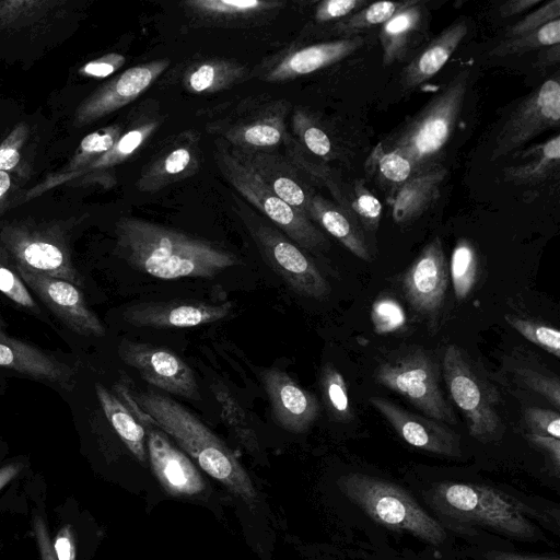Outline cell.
Returning <instances> with one entry per match:
<instances>
[{
  "mask_svg": "<svg viewBox=\"0 0 560 560\" xmlns=\"http://www.w3.org/2000/svg\"><path fill=\"white\" fill-rule=\"evenodd\" d=\"M455 295L464 301L475 288L478 273V256L468 238H459L452 252L450 269Z\"/></svg>",
  "mask_w": 560,
  "mask_h": 560,
  "instance_id": "74e56055",
  "label": "cell"
},
{
  "mask_svg": "<svg viewBox=\"0 0 560 560\" xmlns=\"http://www.w3.org/2000/svg\"><path fill=\"white\" fill-rule=\"evenodd\" d=\"M0 291L19 306L33 312L38 311V306L24 281L14 269L8 267L1 259Z\"/></svg>",
  "mask_w": 560,
  "mask_h": 560,
  "instance_id": "7dc6e473",
  "label": "cell"
},
{
  "mask_svg": "<svg viewBox=\"0 0 560 560\" xmlns=\"http://www.w3.org/2000/svg\"><path fill=\"white\" fill-rule=\"evenodd\" d=\"M56 1H2L0 2V27H18L33 23L39 16L51 12Z\"/></svg>",
  "mask_w": 560,
  "mask_h": 560,
  "instance_id": "f6af8a7d",
  "label": "cell"
},
{
  "mask_svg": "<svg viewBox=\"0 0 560 560\" xmlns=\"http://www.w3.org/2000/svg\"><path fill=\"white\" fill-rule=\"evenodd\" d=\"M448 280V266L438 236L422 248L400 279L405 300L433 332L440 326Z\"/></svg>",
  "mask_w": 560,
  "mask_h": 560,
  "instance_id": "4fadbf2b",
  "label": "cell"
},
{
  "mask_svg": "<svg viewBox=\"0 0 560 560\" xmlns=\"http://www.w3.org/2000/svg\"><path fill=\"white\" fill-rule=\"evenodd\" d=\"M441 368L447 392L464 415L469 434L481 442L498 439L503 429L497 409L499 396L466 351L457 345H448L443 351Z\"/></svg>",
  "mask_w": 560,
  "mask_h": 560,
  "instance_id": "52a82bcc",
  "label": "cell"
},
{
  "mask_svg": "<svg viewBox=\"0 0 560 560\" xmlns=\"http://www.w3.org/2000/svg\"><path fill=\"white\" fill-rule=\"evenodd\" d=\"M282 1L262 0H188L185 9L202 24L215 26L245 25L280 10Z\"/></svg>",
  "mask_w": 560,
  "mask_h": 560,
  "instance_id": "83f0119b",
  "label": "cell"
},
{
  "mask_svg": "<svg viewBox=\"0 0 560 560\" xmlns=\"http://www.w3.org/2000/svg\"><path fill=\"white\" fill-rule=\"evenodd\" d=\"M560 16V1L552 0L542 4L540 8L528 13L515 24L510 26L503 38L517 37L538 30L545 24L559 19Z\"/></svg>",
  "mask_w": 560,
  "mask_h": 560,
  "instance_id": "bcb514c9",
  "label": "cell"
},
{
  "mask_svg": "<svg viewBox=\"0 0 560 560\" xmlns=\"http://www.w3.org/2000/svg\"><path fill=\"white\" fill-rule=\"evenodd\" d=\"M542 49L544 51H541L537 58V67L542 68L559 61V45L546 47Z\"/></svg>",
  "mask_w": 560,
  "mask_h": 560,
  "instance_id": "680465c9",
  "label": "cell"
},
{
  "mask_svg": "<svg viewBox=\"0 0 560 560\" xmlns=\"http://www.w3.org/2000/svg\"><path fill=\"white\" fill-rule=\"evenodd\" d=\"M370 404L389 422L409 445L444 456H459V435L445 423L410 412L383 397H370Z\"/></svg>",
  "mask_w": 560,
  "mask_h": 560,
  "instance_id": "44dd1931",
  "label": "cell"
},
{
  "mask_svg": "<svg viewBox=\"0 0 560 560\" xmlns=\"http://www.w3.org/2000/svg\"><path fill=\"white\" fill-rule=\"evenodd\" d=\"M469 77V69H460L401 129L381 142L383 148L406 156L415 173L434 166L460 115Z\"/></svg>",
  "mask_w": 560,
  "mask_h": 560,
  "instance_id": "3957f363",
  "label": "cell"
},
{
  "mask_svg": "<svg viewBox=\"0 0 560 560\" xmlns=\"http://www.w3.org/2000/svg\"><path fill=\"white\" fill-rule=\"evenodd\" d=\"M162 116L156 110H147L137 116L122 130L115 144L84 168L67 175L47 176L26 192V199L35 198L61 185H93L109 188L116 184L114 168L132 158L159 129Z\"/></svg>",
  "mask_w": 560,
  "mask_h": 560,
  "instance_id": "8fae6325",
  "label": "cell"
},
{
  "mask_svg": "<svg viewBox=\"0 0 560 560\" xmlns=\"http://www.w3.org/2000/svg\"><path fill=\"white\" fill-rule=\"evenodd\" d=\"M19 463L9 464L0 468V490L9 483L21 470Z\"/></svg>",
  "mask_w": 560,
  "mask_h": 560,
  "instance_id": "94428289",
  "label": "cell"
},
{
  "mask_svg": "<svg viewBox=\"0 0 560 560\" xmlns=\"http://www.w3.org/2000/svg\"><path fill=\"white\" fill-rule=\"evenodd\" d=\"M211 392L218 402L220 415L226 427L248 450L257 447L255 431L248 422L247 415L231 390L221 382L213 381Z\"/></svg>",
  "mask_w": 560,
  "mask_h": 560,
  "instance_id": "e575fe53",
  "label": "cell"
},
{
  "mask_svg": "<svg viewBox=\"0 0 560 560\" xmlns=\"http://www.w3.org/2000/svg\"><path fill=\"white\" fill-rule=\"evenodd\" d=\"M504 318L506 323L518 331L525 339L546 350L556 358H559L560 332L557 328L513 314H506Z\"/></svg>",
  "mask_w": 560,
  "mask_h": 560,
  "instance_id": "7bdbcfd3",
  "label": "cell"
},
{
  "mask_svg": "<svg viewBox=\"0 0 560 560\" xmlns=\"http://www.w3.org/2000/svg\"><path fill=\"white\" fill-rule=\"evenodd\" d=\"M246 73V68L237 61L217 57L208 58L188 66L182 83L191 94H210L240 83Z\"/></svg>",
  "mask_w": 560,
  "mask_h": 560,
  "instance_id": "4dcf8cb0",
  "label": "cell"
},
{
  "mask_svg": "<svg viewBox=\"0 0 560 560\" xmlns=\"http://www.w3.org/2000/svg\"><path fill=\"white\" fill-rule=\"evenodd\" d=\"M0 258L32 272L84 285L67 241L55 226L30 222L4 225L0 231Z\"/></svg>",
  "mask_w": 560,
  "mask_h": 560,
  "instance_id": "ba28073f",
  "label": "cell"
},
{
  "mask_svg": "<svg viewBox=\"0 0 560 560\" xmlns=\"http://www.w3.org/2000/svg\"><path fill=\"white\" fill-rule=\"evenodd\" d=\"M25 124L18 125L0 144V171H16L22 159L21 149L27 137Z\"/></svg>",
  "mask_w": 560,
  "mask_h": 560,
  "instance_id": "f907efd6",
  "label": "cell"
},
{
  "mask_svg": "<svg viewBox=\"0 0 560 560\" xmlns=\"http://www.w3.org/2000/svg\"><path fill=\"white\" fill-rule=\"evenodd\" d=\"M260 376L278 425L293 433L307 430L319 415L316 396L279 368L266 369Z\"/></svg>",
  "mask_w": 560,
  "mask_h": 560,
  "instance_id": "7402d4cb",
  "label": "cell"
},
{
  "mask_svg": "<svg viewBox=\"0 0 560 560\" xmlns=\"http://www.w3.org/2000/svg\"><path fill=\"white\" fill-rule=\"evenodd\" d=\"M126 62V58L118 52H109L97 59L86 62L79 69V73L89 77L102 79L113 74Z\"/></svg>",
  "mask_w": 560,
  "mask_h": 560,
  "instance_id": "f5cc1de1",
  "label": "cell"
},
{
  "mask_svg": "<svg viewBox=\"0 0 560 560\" xmlns=\"http://www.w3.org/2000/svg\"><path fill=\"white\" fill-rule=\"evenodd\" d=\"M168 66V59H155L114 77L80 103L74 112V126L90 125L128 105L142 95Z\"/></svg>",
  "mask_w": 560,
  "mask_h": 560,
  "instance_id": "2e32d148",
  "label": "cell"
},
{
  "mask_svg": "<svg viewBox=\"0 0 560 560\" xmlns=\"http://www.w3.org/2000/svg\"><path fill=\"white\" fill-rule=\"evenodd\" d=\"M12 179L11 175L8 172L0 171V212L3 209V203L7 199V196L9 195V191L11 189Z\"/></svg>",
  "mask_w": 560,
  "mask_h": 560,
  "instance_id": "6125c7cd",
  "label": "cell"
},
{
  "mask_svg": "<svg viewBox=\"0 0 560 560\" xmlns=\"http://www.w3.org/2000/svg\"><path fill=\"white\" fill-rule=\"evenodd\" d=\"M118 355L153 387L187 399H200L194 371L175 352L163 347L122 339L118 346Z\"/></svg>",
  "mask_w": 560,
  "mask_h": 560,
  "instance_id": "5bb4252c",
  "label": "cell"
},
{
  "mask_svg": "<svg viewBox=\"0 0 560 560\" xmlns=\"http://www.w3.org/2000/svg\"><path fill=\"white\" fill-rule=\"evenodd\" d=\"M307 214L312 221L317 222L354 256L364 261L372 260L363 230L349 211L323 196L314 194Z\"/></svg>",
  "mask_w": 560,
  "mask_h": 560,
  "instance_id": "f1b7e54d",
  "label": "cell"
},
{
  "mask_svg": "<svg viewBox=\"0 0 560 560\" xmlns=\"http://www.w3.org/2000/svg\"><path fill=\"white\" fill-rule=\"evenodd\" d=\"M524 420L528 433L560 440V415L557 410L530 407L525 410Z\"/></svg>",
  "mask_w": 560,
  "mask_h": 560,
  "instance_id": "681fc988",
  "label": "cell"
},
{
  "mask_svg": "<svg viewBox=\"0 0 560 560\" xmlns=\"http://www.w3.org/2000/svg\"><path fill=\"white\" fill-rule=\"evenodd\" d=\"M215 162L222 176L299 247L311 252L328 247L327 237L312 220L279 198L232 150L218 144Z\"/></svg>",
  "mask_w": 560,
  "mask_h": 560,
  "instance_id": "5b68a950",
  "label": "cell"
},
{
  "mask_svg": "<svg viewBox=\"0 0 560 560\" xmlns=\"http://www.w3.org/2000/svg\"><path fill=\"white\" fill-rule=\"evenodd\" d=\"M231 301L211 303L199 300L140 303L128 306L122 318L136 327L156 329L191 328L222 320L232 312Z\"/></svg>",
  "mask_w": 560,
  "mask_h": 560,
  "instance_id": "d6986e66",
  "label": "cell"
},
{
  "mask_svg": "<svg viewBox=\"0 0 560 560\" xmlns=\"http://www.w3.org/2000/svg\"><path fill=\"white\" fill-rule=\"evenodd\" d=\"M560 20H553L538 30L512 38H503L489 52L490 56L504 57L521 55L536 49L559 45Z\"/></svg>",
  "mask_w": 560,
  "mask_h": 560,
  "instance_id": "f35d334b",
  "label": "cell"
},
{
  "mask_svg": "<svg viewBox=\"0 0 560 560\" xmlns=\"http://www.w3.org/2000/svg\"><path fill=\"white\" fill-rule=\"evenodd\" d=\"M232 151L247 163L279 198L308 217V207L315 192L304 182L302 171L294 163L269 151Z\"/></svg>",
  "mask_w": 560,
  "mask_h": 560,
  "instance_id": "603a6c76",
  "label": "cell"
},
{
  "mask_svg": "<svg viewBox=\"0 0 560 560\" xmlns=\"http://www.w3.org/2000/svg\"><path fill=\"white\" fill-rule=\"evenodd\" d=\"M525 438L530 444L544 452L549 457L556 470L558 471L560 466V440L533 433H526Z\"/></svg>",
  "mask_w": 560,
  "mask_h": 560,
  "instance_id": "db71d44e",
  "label": "cell"
},
{
  "mask_svg": "<svg viewBox=\"0 0 560 560\" xmlns=\"http://www.w3.org/2000/svg\"><path fill=\"white\" fill-rule=\"evenodd\" d=\"M560 83L550 78L528 93L513 109L494 139L491 160L520 150L538 135L559 127Z\"/></svg>",
  "mask_w": 560,
  "mask_h": 560,
  "instance_id": "7c38bea8",
  "label": "cell"
},
{
  "mask_svg": "<svg viewBox=\"0 0 560 560\" xmlns=\"http://www.w3.org/2000/svg\"><path fill=\"white\" fill-rule=\"evenodd\" d=\"M0 366L71 390L75 370L39 348L5 334L0 320Z\"/></svg>",
  "mask_w": 560,
  "mask_h": 560,
  "instance_id": "cb8c5ba5",
  "label": "cell"
},
{
  "mask_svg": "<svg viewBox=\"0 0 560 560\" xmlns=\"http://www.w3.org/2000/svg\"><path fill=\"white\" fill-rule=\"evenodd\" d=\"M541 2L542 0H509L499 7V13L502 18H512L528 11Z\"/></svg>",
  "mask_w": 560,
  "mask_h": 560,
  "instance_id": "6f0895ef",
  "label": "cell"
},
{
  "mask_svg": "<svg viewBox=\"0 0 560 560\" xmlns=\"http://www.w3.org/2000/svg\"><path fill=\"white\" fill-rule=\"evenodd\" d=\"M363 44V37L354 36L291 50L269 66L265 71L264 80L283 82L313 73L345 59Z\"/></svg>",
  "mask_w": 560,
  "mask_h": 560,
  "instance_id": "d4e9b609",
  "label": "cell"
},
{
  "mask_svg": "<svg viewBox=\"0 0 560 560\" xmlns=\"http://www.w3.org/2000/svg\"><path fill=\"white\" fill-rule=\"evenodd\" d=\"M406 1H378L365 5L361 10L353 14L335 22L331 32L335 35L343 36V38H350L359 36V33L383 25L388 19H390Z\"/></svg>",
  "mask_w": 560,
  "mask_h": 560,
  "instance_id": "8d00e7d4",
  "label": "cell"
},
{
  "mask_svg": "<svg viewBox=\"0 0 560 560\" xmlns=\"http://www.w3.org/2000/svg\"><path fill=\"white\" fill-rule=\"evenodd\" d=\"M368 5L364 0H324L317 3L314 10V20L317 23L340 21Z\"/></svg>",
  "mask_w": 560,
  "mask_h": 560,
  "instance_id": "816d5d0a",
  "label": "cell"
},
{
  "mask_svg": "<svg viewBox=\"0 0 560 560\" xmlns=\"http://www.w3.org/2000/svg\"><path fill=\"white\" fill-rule=\"evenodd\" d=\"M34 533L38 545L42 560H57L46 525L42 517L34 520Z\"/></svg>",
  "mask_w": 560,
  "mask_h": 560,
  "instance_id": "9f6ffc18",
  "label": "cell"
},
{
  "mask_svg": "<svg viewBox=\"0 0 560 560\" xmlns=\"http://www.w3.org/2000/svg\"><path fill=\"white\" fill-rule=\"evenodd\" d=\"M200 136L185 130L161 148L143 166L136 187L141 192H156L186 179L200 168Z\"/></svg>",
  "mask_w": 560,
  "mask_h": 560,
  "instance_id": "ffe728a7",
  "label": "cell"
},
{
  "mask_svg": "<svg viewBox=\"0 0 560 560\" xmlns=\"http://www.w3.org/2000/svg\"><path fill=\"white\" fill-rule=\"evenodd\" d=\"M13 267L24 283L70 330L86 337L105 335L104 325L88 306L79 287L59 278Z\"/></svg>",
  "mask_w": 560,
  "mask_h": 560,
  "instance_id": "e0dca14e",
  "label": "cell"
},
{
  "mask_svg": "<svg viewBox=\"0 0 560 560\" xmlns=\"http://www.w3.org/2000/svg\"><path fill=\"white\" fill-rule=\"evenodd\" d=\"M98 402L105 417L132 455L144 464L148 458L144 428L133 417L126 405L105 386L95 384Z\"/></svg>",
  "mask_w": 560,
  "mask_h": 560,
  "instance_id": "1f68e13d",
  "label": "cell"
},
{
  "mask_svg": "<svg viewBox=\"0 0 560 560\" xmlns=\"http://www.w3.org/2000/svg\"><path fill=\"white\" fill-rule=\"evenodd\" d=\"M372 322L376 331L390 332L405 326L406 316L397 301L384 296L373 304Z\"/></svg>",
  "mask_w": 560,
  "mask_h": 560,
  "instance_id": "c3c4849f",
  "label": "cell"
},
{
  "mask_svg": "<svg viewBox=\"0 0 560 560\" xmlns=\"http://www.w3.org/2000/svg\"><path fill=\"white\" fill-rule=\"evenodd\" d=\"M320 388L330 416L339 422L351 421L353 411L347 384L342 374L329 363L322 369Z\"/></svg>",
  "mask_w": 560,
  "mask_h": 560,
  "instance_id": "60d3db41",
  "label": "cell"
},
{
  "mask_svg": "<svg viewBox=\"0 0 560 560\" xmlns=\"http://www.w3.org/2000/svg\"><path fill=\"white\" fill-rule=\"evenodd\" d=\"M448 514L474 520L508 535L530 537L535 528L521 509L501 492L471 483H442L435 490Z\"/></svg>",
  "mask_w": 560,
  "mask_h": 560,
  "instance_id": "30bf717a",
  "label": "cell"
},
{
  "mask_svg": "<svg viewBox=\"0 0 560 560\" xmlns=\"http://www.w3.org/2000/svg\"><path fill=\"white\" fill-rule=\"evenodd\" d=\"M487 558L488 560H558L549 558L527 557L505 551H491L487 553Z\"/></svg>",
  "mask_w": 560,
  "mask_h": 560,
  "instance_id": "91938a15",
  "label": "cell"
},
{
  "mask_svg": "<svg viewBox=\"0 0 560 560\" xmlns=\"http://www.w3.org/2000/svg\"><path fill=\"white\" fill-rule=\"evenodd\" d=\"M468 32L467 21L458 19L434 37L404 68L400 84L404 90H413L429 81L447 62Z\"/></svg>",
  "mask_w": 560,
  "mask_h": 560,
  "instance_id": "484cf974",
  "label": "cell"
},
{
  "mask_svg": "<svg viewBox=\"0 0 560 560\" xmlns=\"http://www.w3.org/2000/svg\"><path fill=\"white\" fill-rule=\"evenodd\" d=\"M375 382L399 394L424 416L442 423L457 419L440 386V368L429 351L407 347L387 355L375 369Z\"/></svg>",
  "mask_w": 560,
  "mask_h": 560,
  "instance_id": "8992f818",
  "label": "cell"
},
{
  "mask_svg": "<svg viewBox=\"0 0 560 560\" xmlns=\"http://www.w3.org/2000/svg\"><path fill=\"white\" fill-rule=\"evenodd\" d=\"M348 206L350 213L357 219L362 230L374 233L378 229L382 217V205L368 189L362 179H357L353 183Z\"/></svg>",
  "mask_w": 560,
  "mask_h": 560,
  "instance_id": "ee69618b",
  "label": "cell"
},
{
  "mask_svg": "<svg viewBox=\"0 0 560 560\" xmlns=\"http://www.w3.org/2000/svg\"><path fill=\"white\" fill-rule=\"evenodd\" d=\"M365 171L388 192V200L415 174L411 162L404 155L387 151L381 142L365 161Z\"/></svg>",
  "mask_w": 560,
  "mask_h": 560,
  "instance_id": "836d02e7",
  "label": "cell"
},
{
  "mask_svg": "<svg viewBox=\"0 0 560 560\" xmlns=\"http://www.w3.org/2000/svg\"><path fill=\"white\" fill-rule=\"evenodd\" d=\"M287 113L288 104L284 101L246 104L238 107L233 116L213 122L212 130L231 143L233 149L268 151L285 138Z\"/></svg>",
  "mask_w": 560,
  "mask_h": 560,
  "instance_id": "9a60e30c",
  "label": "cell"
},
{
  "mask_svg": "<svg viewBox=\"0 0 560 560\" xmlns=\"http://www.w3.org/2000/svg\"><path fill=\"white\" fill-rule=\"evenodd\" d=\"M294 140L306 152L328 160L332 154L331 140L314 118L304 109L296 108L292 115Z\"/></svg>",
  "mask_w": 560,
  "mask_h": 560,
  "instance_id": "b9f144b4",
  "label": "cell"
},
{
  "mask_svg": "<svg viewBox=\"0 0 560 560\" xmlns=\"http://www.w3.org/2000/svg\"><path fill=\"white\" fill-rule=\"evenodd\" d=\"M338 485L352 502L378 524L409 532L434 545L445 538L440 523L398 486L358 472L342 476Z\"/></svg>",
  "mask_w": 560,
  "mask_h": 560,
  "instance_id": "277c9868",
  "label": "cell"
},
{
  "mask_svg": "<svg viewBox=\"0 0 560 560\" xmlns=\"http://www.w3.org/2000/svg\"><path fill=\"white\" fill-rule=\"evenodd\" d=\"M236 212L267 264L292 291L310 299H324L329 294L328 281L295 243L238 200Z\"/></svg>",
  "mask_w": 560,
  "mask_h": 560,
  "instance_id": "9c48e42d",
  "label": "cell"
},
{
  "mask_svg": "<svg viewBox=\"0 0 560 560\" xmlns=\"http://www.w3.org/2000/svg\"><path fill=\"white\" fill-rule=\"evenodd\" d=\"M524 163L505 166L504 180L514 185H530L545 182L558 168L560 162V137L556 133L542 143L522 152Z\"/></svg>",
  "mask_w": 560,
  "mask_h": 560,
  "instance_id": "d6a6232c",
  "label": "cell"
},
{
  "mask_svg": "<svg viewBox=\"0 0 560 560\" xmlns=\"http://www.w3.org/2000/svg\"><path fill=\"white\" fill-rule=\"evenodd\" d=\"M144 428L147 452L153 474L163 489L173 497L192 498L205 490V481L194 463L174 444L167 435L152 423L143 410L137 417Z\"/></svg>",
  "mask_w": 560,
  "mask_h": 560,
  "instance_id": "ac0fdd59",
  "label": "cell"
},
{
  "mask_svg": "<svg viewBox=\"0 0 560 560\" xmlns=\"http://www.w3.org/2000/svg\"><path fill=\"white\" fill-rule=\"evenodd\" d=\"M131 394L152 423L171 436L203 471L246 503H255L257 492L250 477L234 453L197 416L170 396L152 389H131Z\"/></svg>",
  "mask_w": 560,
  "mask_h": 560,
  "instance_id": "7a4b0ae2",
  "label": "cell"
},
{
  "mask_svg": "<svg viewBox=\"0 0 560 560\" xmlns=\"http://www.w3.org/2000/svg\"><path fill=\"white\" fill-rule=\"evenodd\" d=\"M424 19L423 2L406 1L380 30L383 65L390 66L406 56L412 35L420 30Z\"/></svg>",
  "mask_w": 560,
  "mask_h": 560,
  "instance_id": "f546056e",
  "label": "cell"
},
{
  "mask_svg": "<svg viewBox=\"0 0 560 560\" xmlns=\"http://www.w3.org/2000/svg\"><path fill=\"white\" fill-rule=\"evenodd\" d=\"M116 252L135 270L162 280L212 278L241 264L240 258L208 241L139 218H121Z\"/></svg>",
  "mask_w": 560,
  "mask_h": 560,
  "instance_id": "6da1fadb",
  "label": "cell"
},
{
  "mask_svg": "<svg viewBox=\"0 0 560 560\" xmlns=\"http://www.w3.org/2000/svg\"><path fill=\"white\" fill-rule=\"evenodd\" d=\"M511 371L521 387L540 395L557 410L560 408V383L555 374L529 361H514Z\"/></svg>",
  "mask_w": 560,
  "mask_h": 560,
  "instance_id": "ab89813d",
  "label": "cell"
},
{
  "mask_svg": "<svg viewBox=\"0 0 560 560\" xmlns=\"http://www.w3.org/2000/svg\"><path fill=\"white\" fill-rule=\"evenodd\" d=\"M124 128L120 124H114L85 136L69 162L55 175H67L90 165L117 141Z\"/></svg>",
  "mask_w": 560,
  "mask_h": 560,
  "instance_id": "d590c367",
  "label": "cell"
},
{
  "mask_svg": "<svg viewBox=\"0 0 560 560\" xmlns=\"http://www.w3.org/2000/svg\"><path fill=\"white\" fill-rule=\"evenodd\" d=\"M57 560H75V547L70 526L62 527L54 541Z\"/></svg>",
  "mask_w": 560,
  "mask_h": 560,
  "instance_id": "11a10c76",
  "label": "cell"
},
{
  "mask_svg": "<svg viewBox=\"0 0 560 560\" xmlns=\"http://www.w3.org/2000/svg\"><path fill=\"white\" fill-rule=\"evenodd\" d=\"M446 174L447 170L438 165L412 174L388 200L395 223L406 224L421 217L439 198Z\"/></svg>",
  "mask_w": 560,
  "mask_h": 560,
  "instance_id": "4316f807",
  "label": "cell"
}]
</instances>
